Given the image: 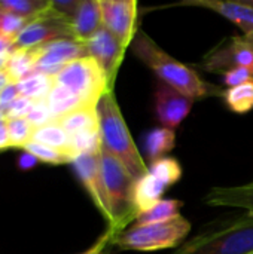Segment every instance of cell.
Returning <instances> with one entry per match:
<instances>
[{"mask_svg": "<svg viewBox=\"0 0 253 254\" xmlns=\"http://www.w3.org/2000/svg\"><path fill=\"white\" fill-rule=\"evenodd\" d=\"M79 4H81V0H67V1L55 0V1H51V9L55 10L60 16H63L64 19H67L72 24V19H73Z\"/></svg>", "mask_w": 253, "mask_h": 254, "instance_id": "34", "label": "cell"}, {"mask_svg": "<svg viewBox=\"0 0 253 254\" xmlns=\"http://www.w3.org/2000/svg\"><path fill=\"white\" fill-rule=\"evenodd\" d=\"M54 80L72 91L85 106H97L101 97L112 91L107 74L92 57L69 63Z\"/></svg>", "mask_w": 253, "mask_h": 254, "instance_id": "6", "label": "cell"}, {"mask_svg": "<svg viewBox=\"0 0 253 254\" xmlns=\"http://www.w3.org/2000/svg\"><path fill=\"white\" fill-rule=\"evenodd\" d=\"M10 147V141H9V132H7V125H6V119L1 118L0 119V150Z\"/></svg>", "mask_w": 253, "mask_h": 254, "instance_id": "37", "label": "cell"}, {"mask_svg": "<svg viewBox=\"0 0 253 254\" xmlns=\"http://www.w3.org/2000/svg\"><path fill=\"white\" fill-rule=\"evenodd\" d=\"M180 208H182V202L177 199H161L149 211L137 217V225H158V223L171 222L180 217L179 214Z\"/></svg>", "mask_w": 253, "mask_h": 254, "instance_id": "24", "label": "cell"}, {"mask_svg": "<svg viewBox=\"0 0 253 254\" xmlns=\"http://www.w3.org/2000/svg\"><path fill=\"white\" fill-rule=\"evenodd\" d=\"M31 19H25L12 13L1 12L0 13V36L10 42H15L19 33L28 25Z\"/></svg>", "mask_w": 253, "mask_h": 254, "instance_id": "30", "label": "cell"}, {"mask_svg": "<svg viewBox=\"0 0 253 254\" xmlns=\"http://www.w3.org/2000/svg\"><path fill=\"white\" fill-rule=\"evenodd\" d=\"M204 202L210 207H230V208H242L253 214V186H231V188H215L212 189Z\"/></svg>", "mask_w": 253, "mask_h": 254, "instance_id": "15", "label": "cell"}, {"mask_svg": "<svg viewBox=\"0 0 253 254\" xmlns=\"http://www.w3.org/2000/svg\"><path fill=\"white\" fill-rule=\"evenodd\" d=\"M12 49H13V42H10V40H7V39H4V37L0 36V55L7 54Z\"/></svg>", "mask_w": 253, "mask_h": 254, "instance_id": "38", "label": "cell"}, {"mask_svg": "<svg viewBox=\"0 0 253 254\" xmlns=\"http://www.w3.org/2000/svg\"><path fill=\"white\" fill-rule=\"evenodd\" d=\"M54 122H57L70 137L81 132L100 131V116L97 106H84L60 116Z\"/></svg>", "mask_w": 253, "mask_h": 254, "instance_id": "18", "label": "cell"}, {"mask_svg": "<svg viewBox=\"0 0 253 254\" xmlns=\"http://www.w3.org/2000/svg\"><path fill=\"white\" fill-rule=\"evenodd\" d=\"M3 118V112H1V109H0V119Z\"/></svg>", "mask_w": 253, "mask_h": 254, "instance_id": "40", "label": "cell"}, {"mask_svg": "<svg viewBox=\"0 0 253 254\" xmlns=\"http://www.w3.org/2000/svg\"><path fill=\"white\" fill-rule=\"evenodd\" d=\"M24 150L33 156L34 159H39L42 162H46V164H67L70 162L72 164V159L63 153V152H58L55 149H51L45 144H40V143H36V141H30Z\"/></svg>", "mask_w": 253, "mask_h": 254, "instance_id": "29", "label": "cell"}, {"mask_svg": "<svg viewBox=\"0 0 253 254\" xmlns=\"http://www.w3.org/2000/svg\"><path fill=\"white\" fill-rule=\"evenodd\" d=\"M252 80L253 71L249 68H243V67L233 68L222 74V83L228 88H236V86H240V85L252 82Z\"/></svg>", "mask_w": 253, "mask_h": 254, "instance_id": "32", "label": "cell"}, {"mask_svg": "<svg viewBox=\"0 0 253 254\" xmlns=\"http://www.w3.org/2000/svg\"><path fill=\"white\" fill-rule=\"evenodd\" d=\"M51 7V0H0V10L25 19H34Z\"/></svg>", "mask_w": 253, "mask_h": 254, "instance_id": "25", "label": "cell"}, {"mask_svg": "<svg viewBox=\"0 0 253 254\" xmlns=\"http://www.w3.org/2000/svg\"><path fill=\"white\" fill-rule=\"evenodd\" d=\"M173 254H253V214L210 228Z\"/></svg>", "mask_w": 253, "mask_h": 254, "instance_id": "3", "label": "cell"}, {"mask_svg": "<svg viewBox=\"0 0 253 254\" xmlns=\"http://www.w3.org/2000/svg\"><path fill=\"white\" fill-rule=\"evenodd\" d=\"M103 147L107 149L130 173L136 182L148 173V167L137 150L113 91L106 92L97 104Z\"/></svg>", "mask_w": 253, "mask_h": 254, "instance_id": "2", "label": "cell"}, {"mask_svg": "<svg viewBox=\"0 0 253 254\" xmlns=\"http://www.w3.org/2000/svg\"><path fill=\"white\" fill-rule=\"evenodd\" d=\"M34 101L27 100V98H18L13 103H10L9 106H6L1 112H3V118L4 119H10V118H27L28 113L33 109Z\"/></svg>", "mask_w": 253, "mask_h": 254, "instance_id": "33", "label": "cell"}, {"mask_svg": "<svg viewBox=\"0 0 253 254\" xmlns=\"http://www.w3.org/2000/svg\"><path fill=\"white\" fill-rule=\"evenodd\" d=\"M176 144V132L171 128L158 127L146 132L143 137V149L148 161L152 164L161 158H166V153L171 152Z\"/></svg>", "mask_w": 253, "mask_h": 254, "instance_id": "19", "label": "cell"}, {"mask_svg": "<svg viewBox=\"0 0 253 254\" xmlns=\"http://www.w3.org/2000/svg\"><path fill=\"white\" fill-rule=\"evenodd\" d=\"M31 141L45 144L51 149H55L58 152L66 153L72 159V162L76 158L73 150H72V137L57 122H51L48 125L36 128Z\"/></svg>", "mask_w": 253, "mask_h": 254, "instance_id": "20", "label": "cell"}, {"mask_svg": "<svg viewBox=\"0 0 253 254\" xmlns=\"http://www.w3.org/2000/svg\"><path fill=\"white\" fill-rule=\"evenodd\" d=\"M10 83H13L12 79L9 77V74H7L4 70H1V71H0V92H1L7 85H10Z\"/></svg>", "mask_w": 253, "mask_h": 254, "instance_id": "39", "label": "cell"}, {"mask_svg": "<svg viewBox=\"0 0 253 254\" xmlns=\"http://www.w3.org/2000/svg\"><path fill=\"white\" fill-rule=\"evenodd\" d=\"M28 122L34 127V128H39V127H43V125H48L51 122H54V115L46 103V100L43 101H36L33 104V109L31 112L28 113L27 116Z\"/></svg>", "mask_w": 253, "mask_h": 254, "instance_id": "31", "label": "cell"}, {"mask_svg": "<svg viewBox=\"0 0 253 254\" xmlns=\"http://www.w3.org/2000/svg\"><path fill=\"white\" fill-rule=\"evenodd\" d=\"M201 67L207 71L222 74L239 67L253 71V46L243 36L233 37L209 52L203 58Z\"/></svg>", "mask_w": 253, "mask_h": 254, "instance_id": "9", "label": "cell"}, {"mask_svg": "<svg viewBox=\"0 0 253 254\" xmlns=\"http://www.w3.org/2000/svg\"><path fill=\"white\" fill-rule=\"evenodd\" d=\"M46 103L54 115V119H58L60 116H63L66 113H70V112L85 106L72 91H69L67 88L61 86V85H57V83L51 89V92L46 98Z\"/></svg>", "mask_w": 253, "mask_h": 254, "instance_id": "23", "label": "cell"}, {"mask_svg": "<svg viewBox=\"0 0 253 254\" xmlns=\"http://www.w3.org/2000/svg\"><path fill=\"white\" fill-rule=\"evenodd\" d=\"M100 168L107 208L110 213L109 231L119 235L121 229L136 217L133 208L134 180L127 168L104 147H101L100 152Z\"/></svg>", "mask_w": 253, "mask_h": 254, "instance_id": "4", "label": "cell"}, {"mask_svg": "<svg viewBox=\"0 0 253 254\" xmlns=\"http://www.w3.org/2000/svg\"><path fill=\"white\" fill-rule=\"evenodd\" d=\"M34 57V73L55 77L69 63L89 57L85 42L75 39H63L49 42L30 49Z\"/></svg>", "mask_w": 253, "mask_h": 254, "instance_id": "8", "label": "cell"}, {"mask_svg": "<svg viewBox=\"0 0 253 254\" xmlns=\"http://www.w3.org/2000/svg\"><path fill=\"white\" fill-rule=\"evenodd\" d=\"M116 237V234H113L112 231H107L100 240L98 243H95L89 250H86L85 253L81 254H109V250H107V244L113 241V238Z\"/></svg>", "mask_w": 253, "mask_h": 254, "instance_id": "35", "label": "cell"}, {"mask_svg": "<svg viewBox=\"0 0 253 254\" xmlns=\"http://www.w3.org/2000/svg\"><path fill=\"white\" fill-rule=\"evenodd\" d=\"M131 49L134 57L151 68L161 83L169 85L192 101L207 98L212 94H224L221 89L204 82L194 68L169 55L143 31L136 33L131 42Z\"/></svg>", "mask_w": 253, "mask_h": 254, "instance_id": "1", "label": "cell"}, {"mask_svg": "<svg viewBox=\"0 0 253 254\" xmlns=\"http://www.w3.org/2000/svg\"><path fill=\"white\" fill-rule=\"evenodd\" d=\"M101 27L103 22H101L100 0H81V4L72 19L75 39L79 42H86Z\"/></svg>", "mask_w": 253, "mask_h": 254, "instance_id": "16", "label": "cell"}, {"mask_svg": "<svg viewBox=\"0 0 253 254\" xmlns=\"http://www.w3.org/2000/svg\"><path fill=\"white\" fill-rule=\"evenodd\" d=\"M155 115L166 128L179 127L192 109V100L166 83H158L155 89Z\"/></svg>", "mask_w": 253, "mask_h": 254, "instance_id": "12", "label": "cell"}, {"mask_svg": "<svg viewBox=\"0 0 253 254\" xmlns=\"http://www.w3.org/2000/svg\"><path fill=\"white\" fill-rule=\"evenodd\" d=\"M246 40H248V39H246ZM249 43H251V42H249ZM251 45H252V46H253V43H251Z\"/></svg>", "mask_w": 253, "mask_h": 254, "instance_id": "41", "label": "cell"}, {"mask_svg": "<svg viewBox=\"0 0 253 254\" xmlns=\"http://www.w3.org/2000/svg\"><path fill=\"white\" fill-rule=\"evenodd\" d=\"M85 46H86L88 55L92 57L104 70V73L107 74L109 83L113 88V80H115L118 67L122 61V55L125 51L122 45L116 40V37L109 30L101 27L91 39L85 42Z\"/></svg>", "mask_w": 253, "mask_h": 254, "instance_id": "13", "label": "cell"}, {"mask_svg": "<svg viewBox=\"0 0 253 254\" xmlns=\"http://www.w3.org/2000/svg\"><path fill=\"white\" fill-rule=\"evenodd\" d=\"M4 71L9 74L13 83L28 77L34 73V57L30 49H16L13 48L9 52Z\"/></svg>", "mask_w": 253, "mask_h": 254, "instance_id": "22", "label": "cell"}, {"mask_svg": "<svg viewBox=\"0 0 253 254\" xmlns=\"http://www.w3.org/2000/svg\"><path fill=\"white\" fill-rule=\"evenodd\" d=\"M63 39H75L72 24L49 7L42 15L36 16L28 22V25L19 33V36L13 42V48L31 49Z\"/></svg>", "mask_w": 253, "mask_h": 254, "instance_id": "7", "label": "cell"}, {"mask_svg": "<svg viewBox=\"0 0 253 254\" xmlns=\"http://www.w3.org/2000/svg\"><path fill=\"white\" fill-rule=\"evenodd\" d=\"M18 98H21V95H19V91H18L16 83L7 85V86L0 92V109L3 110L6 106H9L10 103H13V101L18 100Z\"/></svg>", "mask_w": 253, "mask_h": 254, "instance_id": "36", "label": "cell"}, {"mask_svg": "<svg viewBox=\"0 0 253 254\" xmlns=\"http://www.w3.org/2000/svg\"><path fill=\"white\" fill-rule=\"evenodd\" d=\"M166 189L167 186L155 179L149 171L137 179L133 186V208L136 213V219L149 211L155 204H158Z\"/></svg>", "mask_w": 253, "mask_h": 254, "instance_id": "17", "label": "cell"}, {"mask_svg": "<svg viewBox=\"0 0 253 254\" xmlns=\"http://www.w3.org/2000/svg\"><path fill=\"white\" fill-rule=\"evenodd\" d=\"M54 85H55L54 77L48 74H42V73H33L28 77L16 82L19 95L34 103L46 100Z\"/></svg>", "mask_w": 253, "mask_h": 254, "instance_id": "21", "label": "cell"}, {"mask_svg": "<svg viewBox=\"0 0 253 254\" xmlns=\"http://www.w3.org/2000/svg\"><path fill=\"white\" fill-rule=\"evenodd\" d=\"M191 231V223L182 216L158 225H134L113 238V244L122 250L158 252L179 247Z\"/></svg>", "mask_w": 253, "mask_h": 254, "instance_id": "5", "label": "cell"}, {"mask_svg": "<svg viewBox=\"0 0 253 254\" xmlns=\"http://www.w3.org/2000/svg\"><path fill=\"white\" fill-rule=\"evenodd\" d=\"M228 109L234 113H248L253 109V80L236 88H228L222 94Z\"/></svg>", "mask_w": 253, "mask_h": 254, "instance_id": "26", "label": "cell"}, {"mask_svg": "<svg viewBox=\"0 0 253 254\" xmlns=\"http://www.w3.org/2000/svg\"><path fill=\"white\" fill-rule=\"evenodd\" d=\"M7 132H9V141L10 147H25L34 134V127L28 122L27 118H10L6 119Z\"/></svg>", "mask_w": 253, "mask_h": 254, "instance_id": "28", "label": "cell"}, {"mask_svg": "<svg viewBox=\"0 0 253 254\" xmlns=\"http://www.w3.org/2000/svg\"><path fill=\"white\" fill-rule=\"evenodd\" d=\"M182 4L200 6L215 10L234 22L243 31V37L253 43V4L252 1H219V0H191Z\"/></svg>", "mask_w": 253, "mask_h": 254, "instance_id": "14", "label": "cell"}, {"mask_svg": "<svg viewBox=\"0 0 253 254\" xmlns=\"http://www.w3.org/2000/svg\"><path fill=\"white\" fill-rule=\"evenodd\" d=\"M101 22L109 30L122 48H128L133 42L137 1L136 0H100Z\"/></svg>", "mask_w": 253, "mask_h": 254, "instance_id": "10", "label": "cell"}, {"mask_svg": "<svg viewBox=\"0 0 253 254\" xmlns=\"http://www.w3.org/2000/svg\"><path fill=\"white\" fill-rule=\"evenodd\" d=\"M72 165L89 198L92 199L94 205L110 225V213L107 208L106 193L101 180L100 155H79L73 159Z\"/></svg>", "mask_w": 253, "mask_h": 254, "instance_id": "11", "label": "cell"}, {"mask_svg": "<svg viewBox=\"0 0 253 254\" xmlns=\"http://www.w3.org/2000/svg\"><path fill=\"white\" fill-rule=\"evenodd\" d=\"M155 179H158L161 183H164L167 188L177 183L182 177V167L177 159L174 158H161L151 164L148 170Z\"/></svg>", "mask_w": 253, "mask_h": 254, "instance_id": "27", "label": "cell"}]
</instances>
